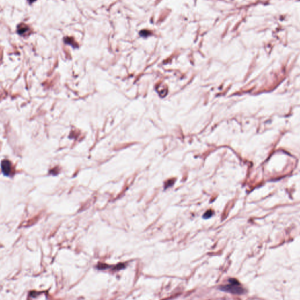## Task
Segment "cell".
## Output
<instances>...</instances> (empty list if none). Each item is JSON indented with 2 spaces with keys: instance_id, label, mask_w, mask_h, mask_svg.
<instances>
[{
  "instance_id": "5b68a950",
  "label": "cell",
  "mask_w": 300,
  "mask_h": 300,
  "mask_svg": "<svg viewBox=\"0 0 300 300\" xmlns=\"http://www.w3.org/2000/svg\"><path fill=\"white\" fill-rule=\"evenodd\" d=\"M140 35L141 36H143V37H147L148 36H149V35H151V32L147 31V30H143V31H141L140 32Z\"/></svg>"
},
{
  "instance_id": "7a4b0ae2",
  "label": "cell",
  "mask_w": 300,
  "mask_h": 300,
  "mask_svg": "<svg viewBox=\"0 0 300 300\" xmlns=\"http://www.w3.org/2000/svg\"><path fill=\"white\" fill-rule=\"evenodd\" d=\"M1 169L3 174L6 175L8 176L10 175V173L11 172L12 167H11V162L8 160H3L1 163Z\"/></svg>"
},
{
  "instance_id": "6da1fadb",
  "label": "cell",
  "mask_w": 300,
  "mask_h": 300,
  "mask_svg": "<svg viewBox=\"0 0 300 300\" xmlns=\"http://www.w3.org/2000/svg\"><path fill=\"white\" fill-rule=\"evenodd\" d=\"M229 284L221 286L219 289L225 292L237 295H241L244 293V289L242 287V286L237 280L235 278H230L229 280Z\"/></svg>"
},
{
  "instance_id": "3957f363",
  "label": "cell",
  "mask_w": 300,
  "mask_h": 300,
  "mask_svg": "<svg viewBox=\"0 0 300 300\" xmlns=\"http://www.w3.org/2000/svg\"><path fill=\"white\" fill-rule=\"evenodd\" d=\"M27 30H28V29H27L26 27H25V25H22V27H21V26L20 25V26H18V33H19L21 35V34H24V32H25L27 31Z\"/></svg>"
},
{
  "instance_id": "8992f818",
  "label": "cell",
  "mask_w": 300,
  "mask_h": 300,
  "mask_svg": "<svg viewBox=\"0 0 300 300\" xmlns=\"http://www.w3.org/2000/svg\"><path fill=\"white\" fill-rule=\"evenodd\" d=\"M27 1H28L30 3H32L34 2V1H35V0H27Z\"/></svg>"
},
{
  "instance_id": "277c9868",
  "label": "cell",
  "mask_w": 300,
  "mask_h": 300,
  "mask_svg": "<svg viewBox=\"0 0 300 300\" xmlns=\"http://www.w3.org/2000/svg\"><path fill=\"white\" fill-rule=\"evenodd\" d=\"M213 213L212 211H208L203 215V218H204V219H209V218H210L212 216Z\"/></svg>"
}]
</instances>
